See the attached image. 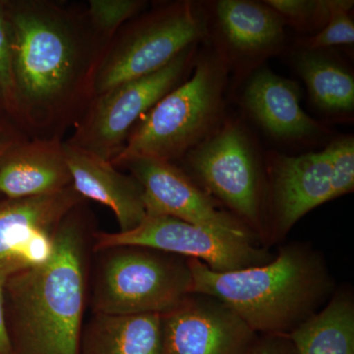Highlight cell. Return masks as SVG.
<instances>
[{"instance_id": "obj_6", "label": "cell", "mask_w": 354, "mask_h": 354, "mask_svg": "<svg viewBox=\"0 0 354 354\" xmlns=\"http://www.w3.org/2000/svg\"><path fill=\"white\" fill-rule=\"evenodd\" d=\"M207 31L205 14L191 1L165 4L133 18L104 50L95 70L94 97L164 68Z\"/></svg>"}, {"instance_id": "obj_26", "label": "cell", "mask_w": 354, "mask_h": 354, "mask_svg": "<svg viewBox=\"0 0 354 354\" xmlns=\"http://www.w3.org/2000/svg\"><path fill=\"white\" fill-rule=\"evenodd\" d=\"M247 354H297V351L286 335H258Z\"/></svg>"}, {"instance_id": "obj_20", "label": "cell", "mask_w": 354, "mask_h": 354, "mask_svg": "<svg viewBox=\"0 0 354 354\" xmlns=\"http://www.w3.org/2000/svg\"><path fill=\"white\" fill-rule=\"evenodd\" d=\"M295 68L306 84L310 97L327 113H349L354 109L353 74L320 50H304L295 58Z\"/></svg>"}, {"instance_id": "obj_27", "label": "cell", "mask_w": 354, "mask_h": 354, "mask_svg": "<svg viewBox=\"0 0 354 354\" xmlns=\"http://www.w3.org/2000/svg\"><path fill=\"white\" fill-rule=\"evenodd\" d=\"M0 354H13L7 330L3 305V283L0 281Z\"/></svg>"}, {"instance_id": "obj_4", "label": "cell", "mask_w": 354, "mask_h": 354, "mask_svg": "<svg viewBox=\"0 0 354 354\" xmlns=\"http://www.w3.org/2000/svg\"><path fill=\"white\" fill-rule=\"evenodd\" d=\"M227 82L225 57L216 51L203 55L193 75L140 120L111 164L118 167L133 158L171 162L183 158L220 127Z\"/></svg>"}, {"instance_id": "obj_3", "label": "cell", "mask_w": 354, "mask_h": 354, "mask_svg": "<svg viewBox=\"0 0 354 354\" xmlns=\"http://www.w3.org/2000/svg\"><path fill=\"white\" fill-rule=\"evenodd\" d=\"M192 291L221 300L261 335H288L325 306L335 283L322 254L309 244L279 248L269 263L215 272L188 259Z\"/></svg>"}, {"instance_id": "obj_5", "label": "cell", "mask_w": 354, "mask_h": 354, "mask_svg": "<svg viewBox=\"0 0 354 354\" xmlns=\"http://www.w3.org/2000/svg\"><path fill=\"white\" fill-rule=\"evenodd\" d=\"M97 253L91 297L94 313L165 315L192 291L187 258L140 246Z\"/></svg>"}, {"instance_id": "obj_11", "label": "cell", "mask_w": 354, "mask_h": 354, "mask_svg": "<svg viewBox=\"0 0 354 354\" xmlns=\"http://www.w3.org/2000/svg\"><path fill=\"white\" fill-rule=\"evenodd\" d=\"M120 167L127 169L141 184L147 216H171L262 244L242 221L172 162L133 158L115 167Z\"/></svg>"}, {"instance_id": "obj_10", "label": "cell", "mask_w": 354, "mask_h": 354, "mask_svg": "<svg viewBox=\"0 0 354 354\" xmlns=\"http://www.w3.org/2000/svg\"><path fill=\"white\" fill-rule=\"evenodd\" d=\"M84 198L70 185L43 196L0 201V281L46 264L60 223Z\"/></svg>"}, {"instance_id": "obj_15", "label": "cell", "mask_w": 354, "mask_h": 354, "mask_svg": "<svg viewBox=\"0 0 354 354\" xmlns=\"http://www.w3.org/2000/svg\"><path fill=\"white\" fill-rule=\"evenodd\" d=\"M70 185L62 139L23 137L0 158V194L8 199L53 194Z\"/></svg>"}, {"instance_id": "obj_1", "label": "cell", "mask_w": 354, "mask_h": 354, "mask_svg": "<svg viewBox=\"0 0 354 354\" xmlns=\"http://www.w3.org/2000/svg\"><path fill=\"white\" fill-rule=\"evenodd\" d=\"M0 7L10 32L15 123L31 139H62L94 97L95 70L109 43L85 9L44 0Z\"/></svg>"}, {"instance_id": "obj_24", "label": "cell", "mask_w": 354, "mask_h": 354, "mask_svg": "<svg viewBox=\"0 0 354 354\" xmlns=\"http://www.w3.org/2000/svg\"><path fill=\"white\" fill-rule=\"evenodd\" d=\"M330 167V200L353 192L354 139L344 136L327 147Z\"/></svg>"}, {"instance_id": "obj_12", "label": "cell", "mask_w": 354, "mask_h": 354, "mask_svg": "<svg viewBox=\"0 0 354 354\" xmlns=\"http://www.w3.org/2000/svg\"><path fill=\"white\" fill-rule=\"evenodd\" d=\"M327 149L300 156L272 153L266 167L265 245L286 239L312 209L330 201Z\"/></svg>"}, {"instance_id": "obj_13", "label": "cell", "mask_w": 354, "mask_h": 354, "mask_svg": "<svg viewBox=\"0 0 354 354\" xmlns=\"http://www.w3.org/2000/svg\"><path fill=\"white\" fill-rule=\"evenodd\" d=\"M162 333L165 354H247L258 337L227 304L202 293L162 315Z\"/></svg>"}, {"instance_id": "obj_28", "label": "cell", "mask_w": 354, "mask_h": 354, "mask_svg": "<svg viewBox=\"0 0 354 354\" xmlns=\"http://www.w3.org/2000/svg\"><path fill=\"white\" fill-rule=\"evenodd\" d=\"M21 138L23 137L19 136L18 133L1 125L0 127V158Z\"/></svg>"}, {"instance_id": "obj_23", "label": "cell", "mask_w": 354, "mask_h": 354, "mask_svg": "<svg viewBox=\"0 0 354 354\" xmlns=\"http://www.w3.org/2000/svg\"><path fill=\"white\" fill-rule=\"evenodd\" d=\"M353 0H330L327 24L316 36L309 39L306 48L321 50L335 46H351L354 41V24L349 15Z\"/></svg>"}, {"instance_id": "obj_14", "label": "cell", "mask_w": 354, "mask_h": 354, "mask_svg": "<svg viewBox=\"0 0 354 354\" xmlns=\"http://www.w3.org/2000/svg\"><path fill=\"white\" fill-rule=\"evenodd\" d=\"M72 186L84 199L106 205L113 212L120 232L139 225L147 216L144 191L131 174H122L109 160L64 141Z\"/></svg>"}, {"instance_id": "obj_9", "label": "cell", "mask_w": 354, "mask_h": 354, "mask_svg": "<svg viewBox=\"0 0 354 354\" xmlns=\"http://www.w3.org/2000/svg\"><path fill=\"white\" fill-rule=\"evenodd\" d=\"M118 246L147 247L200 260L215 272L267 264L274 256L262 244L167 216H146L128 232L93 234L95 252Z\"/></svg>"}, {"instance_id": "obj_25", "label": "cell", "mask_w": 354, "mask_h": 354, "mask_svg": "<svg viewBox=\"0 0 354 354\" xmlns=\"http://www.w3.org/2000/svg\"><path fill=\"white\" fill-rule=\"evenodd\" d=\"M0 114L15 121L16 102L12 72V48L8 23L0 7Z\"/></svg>"}, {"instance_id": "obj_7", "label": "cell", "mask_w": 354, "mask_h": 354, "mask_svg": "<svg viewBox=\"0 0 354 354\" xmlns=\"http://www.w3.org/2000/svg\"><path fill=\"white\" fill-rule=\"evenodd\" d=\"M183 158L189 176L266 246V172L241 123L223 121Z\"/></svg>"}, {"instance_id": "obj_19", "label": "cell", "mask_w": 354, "mask_h": 354, "mask_svg": "<svg viewBox=\"0 0 354 354\" xmlns=\"http://www.w3.org/2000/svg\"><path fill=\"white\" fill-rule=\"evenodd\" d=\"M286 337L297 354H354L353 290H335L320 311Z\"/></svg>"}, {"instance_id": "obj_17", "label": "cell", "mask_w": 354, "mask_h": 354, "mask_svg": "<svg viewBox=\"0 0 354 354\" xmlns=\"http://www.w3.org/2000/svg\"><path fill=\"white\" fill-rule=\"evenodd\" d=\"M215 13L221 36L237 55L265 57L283 46L286 22L265 2L220 0Z\"/></svg>"}, {"instance_id": "obj_2", "label": "cell", "mask_w": 354, "mask_h": 354, "mask_svg": "<svg viewBox=\"0 0 354 354\" xmlns=\"http://www.w3.org/2000/svg\"><path fill=\"white\" fill-rule=\"evenodd\" d=\"M82 204L60 223L50 259L3 283L4 315L13 354H79L90 234Z\"/></svg>"}, {"instance_id": "obj_22", "label": "cell", "mask_w": 354, "mask_h": 354, "mask_svg": "<svg viewBox=\"0 0 354 354\" xmlns=\"http://www.w3.org/2000/svg\"><path fill=\"white\" fill-rule=\"evenodd\" d=\"M288 23L300 31L322 30L330 15V0H268L265 1Z\"/></svg>"}, {"instance_id": "obj_8", "label": "cell", "mask_w": 354, "mask_h": 354, "mask_svg": "<svg viewBox=\"0 0 354 354\" xmlns=\"http://www.w3.org/2000/svg\"><path fill=\"white\" fill-rule=\"evenodd\" d=\"M196 46L186 48L157 72L95 95L77 123L75 132L65 142L111 162L122 150L140 118L190 71Z\"/></svg>"}, {"instance_id": "obj_18", "label": "cell", "mask_w": 354, "mask_h": 354, "mask_svg": "<svg viewBox=\"0 0 354 354\" xmlns=\"http://www.w3.org/2000/svg\"><path fill=\"white\" fill-rule=\"evenodd\" d=\"M79 354H165L162 315L94 313L84 325Z\"/></svg>"}, {"instance_id": "obj_21", "label": "cell", "mask_w": 354, "mask_h": 354, "mask_svg": "<svg viewBox=\"0 0 354 354\" xmlns=\"http://www.w3.org/2000/svg\"><path fill=\"white\" fill-rule=\"evenodd\" d=\"M145 4L141 0H90L87 13L95 31L109 43L121 27L136 17Z\"/></svg>"}, {"instance_id": "obj_16", "label": "cell", "mask_w": 354, "mask_h": 354, "mask_svg": "<svg viewBox=\"0 0 354 354\" xmlns=\"http://www.w3.org/2000/svg\"><path fill=\"white\" fill-rule=\"evenodd\" d=\"M243 104L254 120L277 138H309L322 130L300 106L297 85L271 70L259 69L250 77Z\"/></svg>"}]
</instances>
